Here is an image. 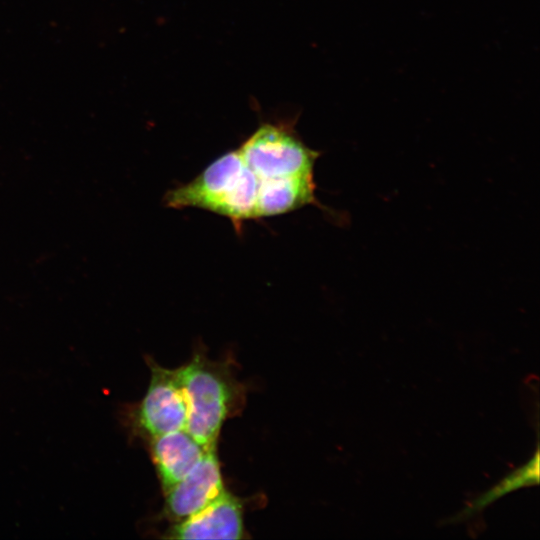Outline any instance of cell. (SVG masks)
Returning a JSON list of instances; mask_svg holds the SVG:
<instances>
[{
	"label": "cell",
	"instance_id": "1",
	"mask_svg": "<svg viewBox=\"0 0 540 540\" xmlns=\"http://www.w3.org/2000/svg\"><path fill=\"white\" fill-rule=\"evenodd\" d=\"M187 404L185 429L207 449L217 447L224 422L241 411L245 392L228 362L196 353L177 368Z\"/></svg>",
	"mask_w": 540,
	"mask_h": 540
},
{
	"label": "cell",
	"instance_id": "2",
	"mask_svg": "<svg viewBox=\"0 0 540 540\" xmlns=\"http://www.w3.org/2000/svg\"><path fill=\"white\" fill-rule=\"evenodd\" d=\"M259 179L238 150L221 155L198 176L169 190L164 204L170 208L196 207L227 217L239 231L243 222L257 218Z\"/></svg>",
	"mask_w": 540,
	"mask_h": 540
},
{
	"label": "cell",
	"instance_id": "3",
	"mask_svg": "<svg viewBox=\"0 0 540 540\" xmlns=\"http://www.w3.org/2000/svg\"><path fill=\"white\" fill-rule=\"evenodd\" d=\"M259 180L314 176L319 157L301 140L294 126L285 122H266L237 149Z\"/></svg>",
	"mask_w": 540,
	"mask_h": 540
},
{
	"label": "cell",
	"instance_id": "4",
	"mask_svg": "<svg viewBox=\"0 0 540 540\" xmlns=\"http://www.w3.org/2000/svg\"><path fill=\"white\" fill-rule=\"evenodd\" d=\"M151 377L141 401L125 412L132 436L147 440L180 429L187 422V404L177 369L148 362Z\"/></svg>",
	"mask_w": 540,
	"mask_h": 540
},
{
	"label": "cell",
	"instance_id": "5",
	"mask_svg": "<svg viewBox=\"0 0 540 540\" xmlns=\"http://www.w3.org/2000/svg\"><path fill=\"white\" fill-rule=\"evenodd\" d=\"M225 491L216 448L209 449L187 475L164 492L162 517L173 524L181 522Z\"/></svg>",
	"mask_w": 540,
	"mask_h": 540
},
{
	"label": "cell",
	"instance_id": "6",
	"mask_svg": "<svg viewBox=\"0 0 540 540\" xmlns=\"http://www.w3.org/2000/svg\"><path fill=\"white\" fill-rule=\"evenodd\" d=\"M245 536L243 506L227 490L189 518L167 530L171 539H242Z\"/></svg>",
	"mask_w": 540,
	"mask_h": 540
},
{
	"label": "cell",
	"instance_id": "7",
	"mask_svg": "<svg viewBox=\"0 0 540 540\" xmlns=\"http://www.w3.org/2000/svg\"><path fill=\"white\" fill-rule=\"evenodd\" d=\"M209 449L186 429L149 439V451L163 493L187 475Z\"/></svg>",
	"mask_w": 540,
	"mask_h": 540
},
{
	"label": "cell",
	"instance_id": "8",
	"mask_svg": "<svg viewBox=\"0 0 540 540\" xmlns=\"http://www.w3.org/2000/svg\"><path fill=\"white\" fill-rule=\"evenodd\" d=\"M314 176H297L259 180L257 218L294 211L308 204H317Z\"/></svg>",
	"mask_w": 540,
	"mask_h": 540
},
{
	"label": "cell",
	"instance_id": "9",
	"mask_svg": "<svg viewBox=\"0 0 540 540\" xmlns=\"http://www.w3.org/2000/svg\"><path fill=\"white\" fill-rule=\"evenodd\" d=\"M539 462V449L537 447L533 456L525 464L516 468L494 486L475 497L454 516L452 521L468 519L512 491L537 485L540 476Z\"/></svg>",
	"mask_w": 540,
	"mask_h": 540
}]
</instances>
